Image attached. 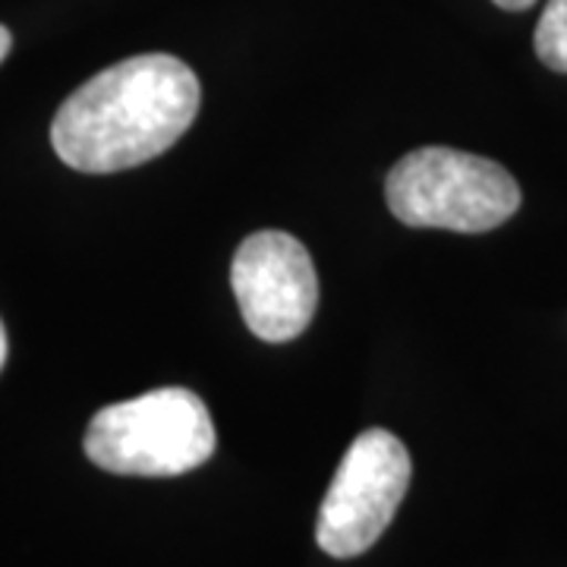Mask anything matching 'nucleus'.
Here are the masks:
<instances>
[{"mask_svg":"<svg viewBox=\"0 0 567 567\" xmlns=\"http://www.w3.org/2000/svg\"><path fill=\"white\" fill-rule=\"evenodd\" d=\"M203 102L196 73L174 54H136L82 82L51 123L66 167L117 174L164 155L193 126Z\"/></svg>","mask_w":567,"mask_h":567,"instance_id":"nucleus-1","label":"nucleus"},{"mask_svg":"<svg viewBox=\"0 0 567 567\" xmlns=\"http://www.w3.org/2000/svg\"><path fill=\"white\" fill-rule=\"evenodd\" d=\"M212 454V413L186 388H158L102 406L85 429V457L117 476H181Z\"/></svg>","mask_w":567,"mask_h":567,"instance_id":"nucleus-2","label":"nucleus"},{"mask_svg":"<svg viewBox=\"0 0 567 567\" xmlns=\"http://www.w3.org/2000/svg\"><path fill=\"white\" fill-rule=\"evenodd\" d=\"M385 199L391 215L406 227L486 234L514 218L520 186L502 164L429 145L391 167Z\"/></svg>","mask_w":567,"mask_h":567,"instance_id":"nucleus-3","label":"nucleus"},{"mask_svg":"<svg viewBox=\"0 0 567 567\" xmlns=\"http://www.w3.org/2000/svg\"><path fill=\"white\" fill-rule=\"evenodd\" d=\"M410 454L388 429L360 432L331 486L316 520V543L331 558H357L379 543L410 488Z\"/></svg>","mask_w":567,"mask_h":567,"instance_id":"nucleus-4","label":"nucleus"},{"mask_svg":"<svg viewBox=\"0 0 567 567\" xmlns=\"http://www.w3.org/2000/svg\"><path fill=\"white\" fill-rule=\"evenodd\" d=\"M230 284L246 328L268 344L300 338L319 306L312 256L284 230L249 234L234 256Z\"/></svg>","mask_w":567,"mask_h":567,"instance_id":"nucleus-5","label":"nucleus"},{"mask_svg":"<svg viewBox=\"0 0 567 567\" xmlns=\"http://www.w3.org/2000/svg\"><path fill=\"white\" fill-rule=\"evenodd\" d=\"M536 54L555 73H567V0H548L536 25Z\"/></svg>","mask_w":567,"mask_h":567,"instance_id":"nucleus-6","label":"nucleus"},{"mask_svg":"<svg viewBox=\"0 0 567 567\" xmlns=\"http://www.w3.org/2000/svg\"><path fill=\"white\" fill-rule=\"evenodd\" d=\"M495 3H498L502 10H514V13H520V10H529L536 0H495Z\"/></svg>","mask_w":567,"mask_h":567,"instance_id":"nucleus-7","label":"nucleus"},{"mask_svg":"<svg viewBox=\"0 0 567 567\" xmlns=\"http://www.w3.org/2000/svg\"><path fill=\"white\" fill-rule=\"evenodd\" d=\"M10 44H13V39H10V32L0 25V63H3V58L10 54Z\"/></svg>","mask_w":567,"mask_h":567,"instance_id":"nucleus-8","label":"nucleus"},{"mask_svg":"<svg viewBox=\"0 0 567 567\" xmlns=\"http://www.w3.org/2000/svg\"><path fill=\"white\" fill-rule=\"evenodd\" d=\"M3 363H7V328L0 322V369H3Z\"/></svg>","mask_w":567,"mask_h":567,"instance_id":"nucleus-9","label":"nucleus"}]
</instances>
